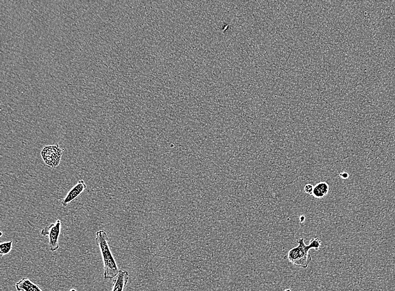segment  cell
Masks as SVG:
<instances>
[{
  "label": "cell",
  "instance_id": "1",
  "mask_svg": "<svg viewBox=\"0 0 395 291\" xmlns=\"http://www.w3.org/2000/svg\"><path fill=\"white\" fill-rule=\"evenodd\" d=\"M298 245L290 249L287 253L286 259L294 265L299 268L306 269L311 262L312 257L309 254L310 249L320 250L322 241L316 237L310 241L308 245H306L303 238L297 240Z\"/></svg>",
  "mask_w": 395,
  "mask_h": 291
},
{
  "label": "cell",
  "instance_id": "6",
  "mask_svg": "<svg viewBox=\"0 0 395 291\" xmlns=\"http://www.w3.org/2000/svg\"><path fill=\"white\" fill-rule=\"evenodd\" d=\"M129 277L127 271L120 270L115 278L111 291H124L128 284Z\"/></svg>",
  "mask_w": 395,
  "mask_h": 291
},
{
  "label": "cell",
  "instance_id": "4",
  "mask_svg": "<svg viewBox=\"0 0 395 291\" xmlns=\"http://www.w3.org/2000/svg\"><path fill=\"white\" fill-rule=\"evenodd\" d=\"M61 221L57 219L55 223L47 226L41 231V235L49 236L50 249L52 252L56 251L59 248L58 238L61 233Z\"/></svg>",
  "mask_w": 395,
  "mask_h": 291
},
{
  "label": "cell",
  "instance_id": "12",
  "mask_svg": "<svg viewBox=\"0 0 395 291\" xmlns=\"http://www.w3.org/2000/svg\"><path fill=\"white\" fill-rule=\"evenodd\" d=\"M305 216L302 215L300 217V218H299V221H300V223H304L305 222Z\"/></svg>",
  "mask_w": 395,
  "mask_h": 291
},
{
  "label": "cell",
  "instance_id": "7",
  "mask_svg": "<svg viewBox=\"0 0 395 291\" xmlns=\"http://www.w3.org/2000/svg\"><path fill=\"white\" fill-rule=\"evenodd\" d=\"M15 287L18 291H44L39 285L27 278H23L19 282H17Z\"/></svg>",
  "mask_w": 395,
  "mask_h": 291
},
{
  "label": "cell",
  "instance_id": "14",
  "mask_svg": "<svg viewBox=\"0 0 395 291\" xmlns=\"http://www.w3.org/2000/svg\"><path fill=\"white\" fill-rule=\"evenodd\" d=\"M1 233V236H1V237H2V236H3V233H2V232H1V233Z\"/></svg>",
  "mask_w": 395,
  "mask_h": 291
},
{
  "label": "cell",
  "instance_id": "5",
  "mask_svg": "<svg viewBox=\"0 0 395 291\" xmlns=\"http://www.w3.org/2000/svg\"><path fill=\"white\" fill-rule=\"evenodd\" d=\"M87 188V185L84 180H80L77 184L68 193L66 197L61 202V205L67 207L72 203L84 192Z\"/></svg>",
  "mask_w": 395,
  "mask_h": 291
},
{
  "label": "cell",
  "instance_id": "8",
  "mask_svg": "<svg viewBox=\"0 0 395 291\" xmlns=\"http://www.w3.org/2000/svg\"><path fill=\"white\" fill-rule=\"evenodd\" d=\"M329 191L328 184L325 182H321L317 184L314 187L313 195L316 198H323L326 196Z\"/></svg>",
  "mask_w": 395,
  "mask_h": 291
},
{
  "label": "cell",
  "instance_id": "9",
  "mask_svg": "<svg viewBox=\"0 0 395 291\" xmlns=\"http://www.w3.org/2000/svg\"><path fill=\"white\" fill-rule=\"evenodd\" d=\"M12 246H13V241H12L1 243V245H0V254L2 255L8 254L11 252Z\"/></svg>",
  "mask_w": 395,
  "mask_h": 291
},
{
  "label": "cell",
  "instance_id": "2",
  "mask_svg": "<svg viewBox=\"0 0 395 291\" xmlns=\"http://www.w3.org/2000/svg\"><path fill=\"white\" fill-rule=\"evenodd\" d=\"M95 241L102 254L104 264L105 278L113 279L115 278L119 274L120 271L110 250L108 234L103 230L97 231Z\"/></svg>",
  "mask_w": 395,
  "mask_h": 291
},
{
  "label": "cell",
  "instance_id": "3",
  "mask_svg": "<svg viewBox=\"0 0 395 291\" xmlns=\"http://www.w3.org/2000/svg\"><path fill=\"white\" fill-rule=\"evenodd\" d=\"M64 148H61L58 144L45 146L40 152L44 162L47 167L56 168L60 164Z\"/></svg>",
  "mask_w": 395,
  "mask_h": 291
},
{
  "label": "cell",
  "instance_id": "11",
  "mask_svg": "<svg viewBox=\"0 0 395 291\" xmlns=\"http://www.w3.org/2000/svg\"><path fill=\"white\" fill-rule=\"evenodd\" d=\"M340 176L343 178V179L346 180L349 177V175L348 173H345V172H344V173H342L340 174Z\"/></svg>",
  "mask_w": 395,
  "mask_h": 291
},
{
  "label": "cell",
  "instance_id": "15",
  "mask_svg": "<svg viewBox=\"0 0 395 291\" xmlns=\"http://www.w3.org/2000/svg\"><path fill=\"white\" fill-rule=\"evenodd\" d=\"M70 291H76V290L74 289H73V290H71Z\"/></svg>",
  "mask_w": 395,
  "mask_h": 291
},
{
  "label": "cell",
  "instance_id": "13",
  "mask_svg": "<svg viewBox=\"0 0 395 291\" xmlns=\"http://www.w3.org/2000/svg\"><path fill=\"white\" fill-rule=\"evenodd\" d=\"M285 291H292L290 289H287Z\"/></svg>",
  "mask_w": 395,
  "mask_h": 291
},
{
  "label": "cell",
  "instance_id": "10",
  "mask_svg": "<svg viewBox=\"0 0 395 291\" xmlns=\"http://www.w3.org/2000/svg\"><path fill=\"white\" fill-rule=\"evenodd\" d=\"M314 186L311 184H307L304 188V191L306 194L312 195L313 194Z\"/></svg>",
  "mask_w": 395,
  "mask_h": 291
}]
</instances>
